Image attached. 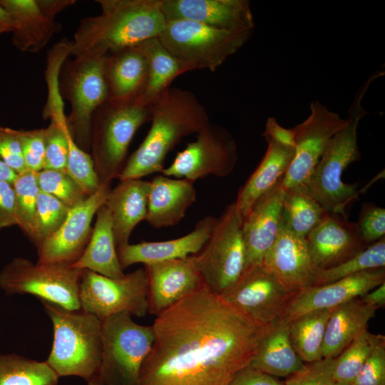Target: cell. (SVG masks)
Instances as JSON below:
<instances>
[{
  "label": "cell",
  "mask_w": 385,
  "mask_h": 385,
  "mask_svg": "<svg viewBox=\"0 0 385 385\" xmlns=\"http://www.w3.org/2000/svg\"><path fill=\"white\" fill-rule=\"evenodd\" d=\"M333 309L312 311L289 321L290 342L303 362L310 363L323 359V341Z\"/></svg>",
  "instance_id": "cell-33"
},
{
  "label": "cell",
  "mask_w": 385,
  "mask_h": 385,
  "mask_svg": "<svg viewBox=\"0 0 385 385\" xmlns=\"http://www.w3.org/2000/svg\"><path fill=\"white\" fill-rule=\"evenodd\" d=\"M352 385H385V337L379 340Z\"/></svg>",
  "instance_id": "cell-45"
},
{
  "label": "cell",
  "mask_w": 385,
  "mask_h": 385,
  "mask_svg": "<svg viewBox=\"0 0 385 385\" xmlns=\"http://www.w3.org/2000/svg\"><path fill=\"white\" fill-rule=\"evenodd\" d=\"M139 45L148 63V78L141 100L150 104L170 87L178 76L190 71L162 44L158 37L148 39Z\"/></svg>",
  "instance_id": "cell-32"
},
{
  "label": "cell",
  "mask_w": 385,
  "mask_h": 385,
  "mask_svg": "<svg viewBox=\"0 0 385 385\" xmlns=\"http://www.w3.org/2000/svg\"><path fill=\"white\" fill-rule=\"evenodd\" d=\"M0 6L12 22V44L22 52L39 51L61 31V25L46 16L36 0H0Z\"/></svg>",
  "instance_id": "cell-27"
},
{
  "label": "cell",
  "mask_w": 385,
  "mask_h": 385,
  "mask_svg": "<svg viewBox=\"0 0 385 385\" xmlns=\"http://www.w3.org/2000/svg\"><path fill=\"white\" fill-rule=\"evenodd\" d=\"M53 328L46 362L60 376L86 381L98 374L102 354L101 321L82 310L71 311L41 300Z\"/></svg>",
  "instance_id": "cell-5"
},
{
  "label": "cell",
  "mask_w": 385,
  "mask_h": 385,
  "mask_svg": "<svg viewBox=\"0 0 385 385\" xmlns=\"http://www.w3.org/2000/svg\"><path fill=\"white\" fill-rule=\"evenodd\" d=\"M262 135L266 141L271 140L286 147H295L294 129L282 127L274 117L267 118Z\"/></svg>",
  "instance_id": "cell-50"
},
{
  "label": "cell",
  "mask_w": 385,
  "mask_h": 385,
  "mask_svg": "<svg viewBox=\"0 0 385 385\" xmlns=\"http://www.w3.org/2000/svg\"><path fill=\"white\" fill-rule=\"evenodd\" d=\"M13 186L16 225L34 243L36 202L39 192L36 173L29 170L17 173Z\"/></svg>",
  "instance_id": "cell-37"
},
{
  "label": "cell",
  "mask_w": 385,
  "mask_h": 385,
  "mask_svg": "<svg viewBox=\"0 0 385 385\" xmlns=\"http://www.w3.org/2000/svg\"><path fill=\"white\" fill-rule=\"evenodd\" d=\"M335 385H352V384H349V383L336 382Z\"/></svg>",
  "instance_id": "cell-56"
},
{
  "label": "cell",
  "mask_w": 385,
  "mask_h": 385,
  "mask_svg": "<svg viewBox=\"0 0 385 385\" xmlns=\"http://www.w3.org/2000/svg\"><path fill=\"white\" fill-rule=\"evenodd\" d=\"M297 292L287 287L262 264L247 268L220 295L254 322L268 326L284 317Z\"/></svg>",
  "instance_id": "cell-13"
},
{
  "label": "cell",
  "mask_w": 385,
  "mask_h": 385,
  "mask_svg": "<svg viewBox=\"0 0 385 385\" xmlns=\"http://www.w3.org/2000/svg\"><path fill=\"white\" fill-rule=\"evenodd\" d=\"M66 170L86 196L93 194L101 186L91 154L78 147L72 136Z\"/></svg>",
  "instance_id": "cell-42"
},
{
  "label": "cell",
  "mask_w": 385,
  "mask_h": 385,
  "mask_svg": "<svg viewBox=\"0 0 385 385\" xmlns=\"http://www.w3.org/2000/svg\"><path fill=\"white\" fill-rule=\"evenodd\" d=\"M167 21L189 20L227 31H254L247 0H160Z\"/></svg>",
  "instance_id": "cell-18"
},
{
  "label": "cell",
  "mask_w": 385,
  "mask_h": 385,
  "mask_svg": "<svg viewBox=\"0 0 385 385\" xmlns=\"http://www.w3.org/2000/svg\"><path fill=\"white\" fill-rule=\"evenodd\" d=\"M151 125L143 143L130 156L120 181L141 179L162 172L167 155L183 138L197 133L209 115L190 91L170 87L150 103Z\"/></svg>",
  "instance_id": "cell-3"
},
{
  "label": "cell",
  "mask_w": 385,
  "mask_h": 385,
  "mask_svg": "<svg viewBox=\"0 0 385 385\" xmlns=\"http://www.w3.org/2000/svg\"><path fill=\"white\" fill-rule=\"evenodd\" d=\"M376 309L359 298L334 308L325 330L322 358L337 357L366 330L367 324L375 316Z\"/></svg>",
  "instance_id": "cell-29"
},
{
  "label": "cell",
  "mask_w": 385,
  "mask_h": 385,
  "mask_svg": "<svg viewBox=\"0 0 385 385\" xmlns=\"http://www.w3.org/2000/svg\"><path fill=\"white\" fill-rule=\"evenodd\" d=\"M43 13L53 20L57 14L76 3L75 0H36Z\"/></svg>",
  "instance_id": "cell-51"
},
{
  "label": "cell",
  "mask_w": 385,
  "mask_h": 385,
  "mask_svg": "<svg viewBox=\"0 0 385 385\" xmlns=\"http://www.w3.org/2000/svg\"><path fill=\"white\" fill-rule=\"evenodd\" d=\"M334 358L307 363L287 377L285 385H335Z\"/></svg>",
  "instance_id": "cell-43"
},
{
  "label": "cell",
  "mask_w": 385,
  "mask_h": 385,
  "mask_svg": "<svg viewBox=\"0 0 385 385\" xmlns=\"http://www.w3.org/2000/svg\"><path fill=\"white\" fill-rule=\"evenodd\" d=\"M364 243L369 246L385 235V209L373 203L362 204L356 222Z\"/></svg>",
  "instance_id": "cell-44"
},
{
  "label": "cell",
  "mask_w": 385,
  "mask_h": 385,
  "mask_svg": "<svg viewBox=\"0 0 385 385\" xmlns=\"http://www.w3.org/2000/svg\"><path fill=\"white\" fill-rule=\"evenodd\" d=\"M108 99H141L148 78V63L139 44L108 54L105 61Z\"/></svg>",
  "instance_id": "cell-26"
},
{
  "label": "cell",
  "mask_w": 385,
  "mask_h": 385,
  "mask_svg": "<svg viewBox=\"0 0 385 385\" xmlns=\"http://www.w3.org/2000/svg\"><path fill=\"white\" fill-rule=\"evenodd\" d=\"M79 296L81 310L101 321L120 313L145 317L149 311L147 272L139 268L115 279L83 270Z\"/></svg>",
  "instance_id": "cell-12"
},
{
  "label": "cell",
  "mask_w": 385,
  "mask_h": 385,
  "mask_svg": "<svg viewBox=\"0 0 385 385\" xmlns=\"http://www.w3.org/2000/svg\"><path fill=\"white\" fill-rule=\"evenodd\" d=\"M267 149L259 166L240 188L235 203L242 217L253 204L282 180L294 155V148L267 140Z\"/></svg>",
  "instance_id": "cell-31"
},
{
  "label": "cell",
  "mask_w": 385,
  "mask_h": 385,
  "mask_svg": "<svg viewBox=\"0 0 385 385\" xmlns=\"http://www.w3.org/2000/svg\"><path fill=\"white\" fill-rule=\"evenodd\" d=\"M16 173L0 159V180L7 181L13 185Z\"/></svg>",
  "instance_id": "cell-54"
},
{
  "label": "cell",
  "mask_w": 385,
  "mask_h": 385,
  "mask_svg": "<svg viewBox=\"0 0 385 385\" xmlns=\"http://www.w3.org/2000/svg\"><path fill=\"white\" fill-rule=\"evenodd\" d=\"M128 313L101 321L102 354L98 375L104 385H138L141 366L154 341L153 326Z\"/></svg>",
  "instance_id": "cell-7"
},
{
  "label": "cell",
  "mask_w": 385,
  "mask_h": 385,
  "mask_svg": "<svg viewBox=\"0 0 385 385\" xmlns=\"http://www.w3.org/2000/svg\"><path fill=\"white\" fill-rule=\"evenodd\" d=\"M327 214L307 185L284 189L282 223L294 233L306 237Z\"/></svg>",
  "instance_id": "cell-34"
},
{
  "label": "cell",
  "mask_w": 385,
  "mask_h": 385,
  "mask_svg": "<svg viewBox=\"0 0 385 385\" xmlns=\"http://www.w3.org/2000/svg\"><path fill=\"white\" fill-rule=\"evenodd\" d=\"M69 209L57 198L39 190L34 224L36 247L60 227Z\"/></svg>",
  "instance_id": "cell-39"
},
{
  "label": "cell",
  "mask_w": 385,
  "mask_h": 385,
  "mask_svg": "<svg viewBox=\"0 0 385 385\" xmlns=\"http://www.w3.org/2000/svg\"><path fill=\"white\" fill-rule=\"evenodd\" d=\"M282 180L259 197L243 217L242 232L246 250V269L262 264L265 254L278 235L284 193Z\"/></svg>",
  "instance_id": "cell-21"
},
{
  "label": "cell",
  "mask_w": 385,
  "mask_h": 385,
  "mask_svg": "<svg viewBox=\"0 0 385 385\" xmlns=\"http://www.w3.org/2000/svg\"><path fill=\"white\" fill-rule=\"evenodd\" d=\"M0 159L16 174L26 169L20 138V130L0 126Z\"/></svg>",
  "instance_id": "cell-47"
},
{
  "label": "cell",
  "mask_w": 385,
  "mask_h": 385,
  "mask_svg": "<svg viewBox=\"0 0 385 385\" xmlns=\"http://www.w3.org/2000/svg\"><path fill=\"white\" fill-rule=\"evenodd\" d=\"M58 378L46 361L0 354V385H57Z\"/></svg>",
  "instance_id": "cell-35"
},
{
  "label": "cell",
  "mask_w": 385,
  "mask_h": 385,
  "mask_svg": "<svg viewBox=\"0 0 385 385\" xmlns=\"http://www.w3.org/2000/svg\"><path fill=\"white\" fill-rule=\"evenodd\" d=\"M138 385H227L248 366L267 326L204 282L158 315Z\"/></svg>",
  "instance_id": "cell-1"
},
{
  "label": "cell",
  "mask_w": 385,
  "mask_h": 385,
  "mask_svg": "<svg viewBox=\"0 0 385 385\" xmlns=\"http://www.w3.org/2000/svg\"><path fill=\"white\" fill-rule=\"evenodd\" d=\"M109 190L110 184L101 185L93 194L69 209L60 227L36 246L38 263L71 265L78 260L90 240L93 218Z\"/></svg>",
  "instance_id": "cell-16"
},
{
  "label": "cell",
  "mask_w": 385,
  "mask_h": 385,
  "mask_svg": "<svg viewBox=\"0 0 385 385\" xmlns=\"http://www.w3.org/2000/svg\"><path fill=\"white\" fill-rule=\"evenodd\" d=\"M45 128V156L43 169L66 170L71 136L66 117L51 119Z\"/></svg>",
  "instance_id": "cell-41"
},
{
  "label": "cell",
  "mask_w": 385,
  "mask_h": 385,
  "mask_svg": "<svg viewBox=\"0 0 385 385\" xmlns=\"http://www.w3.org/2000/svg\"><path fill=\"white\" fill-rule=\"evenodd\" d=\"M150 118V104L141 99L107 100L96 111L90 150L100 185L110 184L112 180L118 178L134 135Z\"/></svg>",
  "instance_id": "cell-6"
},
{
  "label": "cell",
  "mask_w": 385,
  "mask_h": 385,
  "mask_svg": "<svg viewBox=\"0 0 385 385\" xmlns=\"http://www.w3.org/2000/svg\"><path fill=\"white\" fill-rule=\"evenodd\" d=\"M195 200L193 181L156 175L150 182L145 220L155 228L176 225Z\"/></svg>",
  "instance_id": "cell-25"
},
{
  "label": "cell",
  "mask_w": 385,
  "mask_h": 385,
  "mask_svg": "<svg viewBox=\"0 0 385 385\" xmlns=\"http://www.w3.org/2000/svg\"><path fill=\"white\" fill-rule=\"evenodd\" d=\"M365 304L378 309L385 304V282L361 297Z\"/></svg>",
  "instance_id": "cell-52"
},
{
  "label": "cell",
  "mask_w": 385,
  "mask_h": 385,
  "mask_svg": "<svg viewBox=\"0 0 385 385\" xmlns=\"http://www.w3.org/2000/svg\"><path fill=\"white\" fill-rule=\"evenodd\" d=\"M227 385H284L274 376L247 366L239 370Z\"/></svg>",
  "instance_id": "cell-49"
},
{
  "label": "cell",
  "mask_w": 385,
  "mask_h": 385,
  "mask_svg": "<svg viewBox=\"0 0 385 385\" xmlns=\"http://www.w3.org/2000/svg\"><path fill=\"white\" fill-rule=\"evenodd\" d=\"M22 154L26 169L37 173L43 169L45 128L20 130Z\"/></svg>",
  "instance_id": "cell-46"
},
{
  "label": "cell",
  "mask_w": 385,
  "mask_h": 385,
  "mask_svg": "<svg viewBox=\"0 0 385 385\" xmlns=\"http://www.w3.org/2000/svg\"><path fill=\"white\" fill-rule=\"evenodd\" d=\"M87 385H104L98 374L94 375L87 381Z\"/></svg>",
  "instance_id": "cell-55"
},
{
  "label": "cell",
  "mask_w": 385,
  "mask_h": 385,
  "mask_svg": "<svg viewBox=\"0 0 385 385\" xmlns=\"http://www.w3.org/2000/svg\"><path fill=\"white\" fill-rule=\"evenodd\" d=\"M101 14L83 19L71 56H108L158 37L167 22L160 0H98Z\"/></svg>",
  "instance_id": "cell-2"
},
{
  "label": "cell",
  "mask_w": 385,
  "mask_h": 385,
  "mask_svg": "<svg viewBox=\"0 0 385 385\" xmlns=\"http://www.w3.org/2000/svg\"><path fill=\"white\" fill-rule=\"evenodd\" d=\"M36 178L41 191L53 196L70 208L88 197L66 170L43 169L36 173Z\"/></svg>",
  "instance_id": "cell-40"
},
{
  "label": "cell",
  "mask_w": 385,
  "mask_h": 385,
  "mask_svg": "<svg viewBox=\"0 0 385 385\" xmlns=\"http://www.w3.org/2000/svg\"><path fill=\"white\" fill-rule=\"evenodd\" d=\"M262 264L294 291L299 292L313 284L316 270L309 255L306 238L294 233L282 222Z\"/></svg>",
  "instance_id": "cell-22"
},
{
  "label": "cell",
  "mask_w": 385,
  "mask_h": 385,
  "mask_svg": "<svg viewBox=\"0 0 385 385\" xmlns=\"http://www.w3.org/2000/svg\"><path fill=\"white\" fill-rule=\"evenodd\" d=\"M253 31H227L189 20L167 21L162 44L190 71H215L250 38Z\"/></svg>",
  "instance_id": "cell-8"
},
{
  "label": "cell",
  "mask_w": 385,
  "mask_h": 385,
  "mask_svg": "<svg viewBox=\"0 0 385 385\" xmlns=\"http://www.w3.org/2000/svg\"><path fill=\"white\" fill-rule=\"evenodd\" d=\"M13 26L9 13L0 6V36L12 32Z\"/></svg>",
  "instance_id": "cell-53"
},
{
  "label": "cell",
  "mask_w": 385,
  "mask_h": 385,
  "mask_svg": "<svg viewBox=\"0 0 385 385\" xmlns=\"http://www.w3.org/2000/svg\"><path fill=\"white\" fill-rule=\"evenodd\" d=\"M379 336L366 330L334 358V376L336 382H353L374 350Z\"/></svg>",
  "instance_id": "cell-38"
},
{
  "label": "cell",
  "mask_w": 385,
  "mask_h": 385,
  "mask_svg": "<svg viewBox=\"0 0 385 385\" xmlns=\"http://www.w3.org/2000/svg\"><path fill=\"white\" fill-rule=\"evenodd\" d=\"M16 225L14 186L7 181L0 180V230Z\"/></svg>",
  "instance_id": "cell-48"
},
{
  "label": "cell",
  "mask_w": 385,
  "mask_h": 385,
  "mask_svg": "<svg viewBox=\"0 0 385 385\" xmlns=\"http://www.w3.org/2000/svg\"><path fill=\"white\" fill-rule=\"evenodd\" d=\"M238 159L236 141L225 127L207 123L195 141L179 152L162 175L195 182L208 175L225 177L234 170Z\"/></svg>",
  "instance_id": "cell-14"
},
{
  "label": "cell",
  "mask_w": 385,
  "mask_h": 385,
  "mask_svg": "<svg viewBox=\"0 0 385 385\" xmlns=\"http://www.w3.org/2000/svg\"><path fill=\"white\" fill-rule=\"evenodd\" d=\"M385 237L331 268L317 270L312 286L329 284L360 272L384 267Z\"/></svg>",
  "instance_id": "cell-36"
},
{
  "label": "cell",
  "mask_w": 385,
  "mask_h": 385,
  "mask_svg": "<svg viewBox=\"0 0 385 385\" xmlns=\"http://www.w3.org/2000/svg\"><path fill=\"white\" fill-rule=\"evenodd\" d=\"M289 321L281 318L267 326L249 366L271 376L288 377L298 371L304 362L289 339Z\"/></svg>",
  "instance_id": "cell-28"
},
{
  "label": "cell",
  "mask_w": 385,
  "mask_h": 385,
  "mask_svg": "<svg viewBox=\"0 0 385 385\" xmlns=\"http://www.w3.org/2000/svg\"><path fill=\"white\" fill-rule=\"evenodd\" d=\"M148 277L149 311L158 315L203 282L197 255L145 265Z\"/></svg>",
  "instance_id": "cell-19"
},
{
  "label": "cell",
  "mask_w": 385,
  "mask_h": 385,
  "mask_svg": "<svg viewBox=\"0 0 385 385\" xmlns=\"http://www.w3.org/2000/svg\"><path fill=\"white\" fill-rule=\"evenodd\" d=\"M305 238L316 271L337 266L367 247L356 222L329 213Z\"/></svg>",
  "instance_id": "cell-20"
},
{
  "label": "cell",
  "mask_w": 385,
  "mask_h": 385,
  "mask_svg": "<svg viewBox=\"0 0 385 385\" xmlns=\"http://www.w3.org/2000/svg\"><path fill=\"white\" fill-rule=\"evenodd\" d=\"M346 123L319 101L310 104L308 118L293 128L294 155L282 180L284 189L307 184L330 139Z\"/></svg>",
  "instance_id": "cell-15"
},
{
  "label": "cell",
  "mask_w": 385,
  "mask_h": 385,
  "mask_svg": "<svg viewBox=\"0 0 385 385\" xmlns=\"http://www.w3.org/2000/svg\"><path fill=\"white\" fill-rule=\"evenodd\" d=\"M150 182L142 179L121 180L110 189L103 205L112 222L116 249L129 244L135 226L145 220Z\"/></svg>",
  "instance_id": "cell-24"
},
{
  "label": "cell",
  "mask_w": 385,
  "mask_h": 385,
  "mask_svg": "<svg viewBox=\"0 0 385 385\" xmlns=\"http://www.w3.org/2000/svg\"><path fill=\"white\" fill-rule=\"evenodd\" d=\"M385 282L384 267L369 270L335 282L309 286L299 291L283 318L292 321L307 312L333 309L362 297Z\"/></svg>",
  "instance_id": "cell-17"
},
{
  "label": "cell",
  "mask_w": 385,
  "mask_h": 385,
  "mask_svg": "<svg viewBox=\"0 0 385 385\" xmlns=\"http://www.w3.org/2000/svg\"><path fill=\"white\" fill-rule=\"evenodd\" d=\"M83 270L61 264H36L15 257L0 271V288L6 295H34L39 300L71 311L81 310L80 285Z\"/></svg>",
  "instance_id": "cell-10"
},
{
  "label": "cell",
  "mask_w": 385,
  "mask_h": 385,
  "mask_svg": "<svg viewBox=\"0 0 385 385\" xmlns=\"http://www.w3.org/2000/svg\"><path fill=\"white\" fill-rule=\"evenodd\" d=\"M96 215L90 240L81 256L70 266L111 278H121L125 273L119 262L109 212L102 205Z\"/></svg>",
  "instance_id": "cell-30"
},
{
  "label": "cell",
  "mask_w": 385,
  "mask_h": 385,
  "mask_svg": "<svg viewBox=\"0 0 385 385\" xmlns=\"http://www.w3.org/2000/svg\"><path fill=\"white\" fill-rule=\"evenodd\" d=\"M105 56L86 55L68 62L62 77V96L71 106L66 123L78 147L87 152L96 111L108 99Z\"/></svg>",
  "instance_id": "cell-9"
},
{
  "label": "cell",
  "mask_w": 385,
  "mask_h": 385,
  "mask_svg": "<svg viewBox=\"0 0 385 385\" xmlns=\"http://www.w3.org/2000/svg\"><path fill=\"white\" fill-rule=\"evenodd\" d=\"M217 218L207 215L197 222L193 230L179 238L159 242L128 244L117 250L123 270L136 264L144 265L197 255L208 240Z\"/></svg>",
  "instance_id": "cell-23"
},
{
  "label": "cell",
  "mask_w": 385,
  "mask_h": 385,
  "mask_svg": "<svg viewBox=\"0 0 385 385\" xmlns=\"http://www.w3.org/2000/svg\"><path fill=\"white\" fill-rule=\"evenodd\" d=\"M383 76L377 72L370 76L358 89L348 110L346 125L330 139L307 185L309 193L324 210L348 219L347 206L358 197L356 185L342 181L344 170L361 158L357 142V128L367 113L361 102L371 83Z\"/></svg>",
  "instance_id": "cell-4"
},
{
  "label": "cell",
  "mask_w": 385,
  "mask_h": 385,
  "mask_svg": "<svg viewBox=\"0 0 385 385\" xmlns=\"http://www.w3.org/2000/svg\"><path fill=\"white\" fill-rule=\"evenodd\" d=\"M242 220L235 202L227 205L197 255L202 282L218 294L232 285L246 269Z\"/></svg>",
  "instance_id": "cell-11"
}]
</instances>
